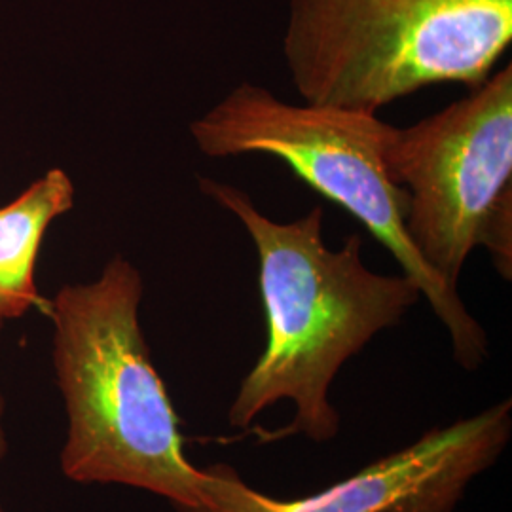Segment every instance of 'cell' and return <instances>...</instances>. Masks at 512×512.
Masks as SVG:
<instances>
[{
	"label": "cell",
	"mask_w": 512,
	"mask_h": 512,
	"mask_svg": "<svg viewBox=\"0 0 512 512\" xmlns=\"http://www.w3.org/2000/svg\"><path fill=\"white\" fill-rule=\"evenodd\" d=\"M198 184L255 243L268 330L266 348L230 404V425L245 429L272 404L293 401V423L279 435L329 442L340 431V414L329 401L332 380L378 332L401 323L420 302L418 285L404 274L368 270L357 234L342 249H329L321 205L300 219L275 222L238 186L205 177Z\"/></svg>",
	"instance_id": "1"
},
{
	"label": "cell",
	"mask_w": 512,
	"mask_h": 512,
	"mask_svg": "<svg viewBox=\"0 0 512 512\" xmlns=\"http://www.w3.org/2000/svg\"><path fill=\"white\" fill-rule=\"evenodd\" d=\"M141 272L114 256L92 283L50 302L54 366L69 431L61 471L78 484H122L179 512L202 501V469L184 454L179 416L139 321Z\"/></svg>",
	"instance_id": "2"
},
{
	"label": "cell",
	"mask_w": 512,
	"mask_h": 512,
	"mask_svg": "<svg viewBox=\"0 0 512 512\" xmlns=\"http://www.w3.org/2000/svg\"><path fill=\"white\" fill-rule=\"evenodd\" d=\"M512 0H291L283 55L310 105L378 112L427 86L486 82Z\"/></svg>",
	"instance_id": "3"
},
{
	"label": "cell",
	"mask_w": 512,
	"mask_h": 512,
	"mask_svg": "<svg viewBox=\"0 0 512 512\" xmlns=\"http://www.w3.org/2000/svg\"><path fill=\"white\" fill-rule=\"evenodd\" d=\"M391 129L374 112L291 105L262 86L241 82L190 124V135L207 158L274 156L315 192L344 207L429 300L450 332L458 365L476 370L488 357L486 332L408 236V192L389 179L384 164Z\"/></svg>",
	"instance_id": "4"
},
{
	"label": "cell",
	"mask_w": 512,
	"mask_h": 512,
	"mask_svg": "<svg viewBox=\"0 0 512 512\" xmlns=\"http://www.w3.org/2000/svg\"><path fill=\"white\" fill-rule=\"evenodd\" d=\"M384 164L408 192V236L452 291L478 245L511 281V63L437 114L393 126Z\"/></svg>",
	"instance_id": "5"
},
{
	"label": "cell",
	"mask_w": 512,
	"mask_h": 512,
	"mask_svg": "<svg viewBox=\"0 0 512 512\" xmlns=\"http://www.w3.org/2000/svg\"><path fill=\"white\" fill-rule=\"evenodd\" d=\"M511 401L427 431L414 444L363 467L319 494L275 499L217 463L202 469V501L184 512H454L467 486L505 452Z\"/></svg>",
	"instance_id": "6"
},
{
	"label": "cell",
	"mask_w": 512,
	"mask_h": 512,
	"mask_svg": "<svg viewBox=\"0 0 512 512\" xmlns=\"http://www.w3.org/2000/svg\"><path fill=\"white\" fill-rule=\"evenodd\" d=\"M74 205L73 181L52 169L18 200L0 209V317L14 319L40 304L35 264L42 238L59 215Z\"/></svg>",
	"instance_id": "7"
},
{
	"label": "cell",
	"mask_w": 512,
	"mask_h": 512,
	"mask_svg": "<svg viewBox=\"0 0 512 512\" xmlns=\"http://www.w3.org/2000/svg\"><path fill=\"white\" fill-rule=\"evenodd\" d=\"M4 319L0 317V327H2ZM4 410H6V404H4V397L0 393V461L6 458L8 454V437H6V429H4Z\"/></svg>",
	"instance_id": "8"
},
{
	"label": "cell",
	"mask_w": 512,
	"mask_h": 512,
	"mask_svg": "<svg viewBox=\"0 0 512 512\" xmlns=\"http://www.w3.org/2000/svg\"><path fill=\"white\" fill-rule=\"evenodd\" d=\"M0 512H4V509H2V507H0Z\"/></svg>",
	"instance_id": "9"
}]
</instances>
